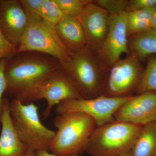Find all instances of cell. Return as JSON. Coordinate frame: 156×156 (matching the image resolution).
I'll return each mask as SVG.
<instances>
[{
    "label": "cell",
    "mask_w": 156,
    "mask_h": 156,
    "mask_svg": "<svg viewBox=\"0 0 156 156\" xmlns=\"http://www.w3.org/2000/svg\"><path fill=\"white\" fill-rule=\"evenodd\" d=\"M97 53L110 68L120 60L123 54L130 55L126 28V11L109 15L107 34Z\"/></svg>",
    "instance_id": "cell-10"
},
{
    "label": "cell",
    "mask_w": 156,
    "mask_h": 156,
    "mask_svg": "<svg viewBox=\"0 0 156 156\" xmlns=\"http://www.w3.org/2000/svg\"><path fill=\"white\" fill-rule=\"evenodd\" d=\"M24 156H37L36 152L29 150L27 153Z\"/></svg>",
    "instance_id": "cell-29"
},
{
    "label": "cell",
    "mask_w": 156,
    "mask_h": 156,
    "mask_svg": "<svg viewBox=\"0 0 156 156\" xmlns=\"http://www.w3.org/2000/svg\"><path fill=\"white\" fill-rule=\"evenodd\" d=\"M156 6V0H130L128 1L126 12L140 11Z\"/></svg>",
    "instance_id": "cell-24"
},
{
    "label": "cell",
    "mask_w": 156,
    "mask_h": 156,
    "mask_svg": "<svg viewBox=\"0 0 156 156\" xmlns=\"http://www.w3.org/2000/svg\"><path fill=\"white\" fill-rule=\"evenodd\" d=\"M62 69L60 62L48 54L34 51L17 53L6 61V91L19 99Z\"/></svg>",
    "instance_id": "cell-1"
},
{
    "label": "cell",
    "mask_w": 156,
    "mask_h": 156,
    "mask_svg": "<svg viewBox=\"0 0 156 156\" xmlns=\"http://www.w3.org/2000/svg\"><path fill=\"white\" fill-rule=\"evenodd\" d=\"M63 14L78 18L90 0H54Z\"/></svg>",
    "instance_id": "cell-21"
},
{
    "label": "cell",
    "mask_w": 156,
    "mask_h": 156,
    "mask_svg": "<svg viewBox=\"0 0 156 156\" xmlns=\"http://www.w3.org/2000/svg\"><path fill=\"white\" fill-rule=\"evenodd\" d=\"M38 15L55 27L61 20L63 14L54 0H44Z\"/></svg>",
    "instance_id": "cell-20"
},
{
    "label": "cell",
    "mask_w": 156,
    "mask_h": 156,
    "mask_svg": "<svg viewBox=\"0 0 156 156\" xmlns=\"http://www.w3.org/2000/svg\"><path fill=\"white\" fill-rule=\"evenodd\" d=\"M132 156V153H131V151L130 152L128 153V154H127L125 155V156Z\"/></svg>",
    "instance_id": "cell-30"
},
{
    "label": "cell",
    "mask_w": 156,
    "mask_h": 156,
    "mask_svg": "<svg viewBox=\"0 0 156 156\" xmlns=\"http://www.w3.org/2000/svg\"><path fill=\"white\" fill-rule=\"evenodd\" d=\"M131 153L132 156H156V121L142 126Z\"/></svg>",
    "instance_id": "cell-17"
},
{
    "label": "cell",
    "mask_w": 156,
    "mask_h": 156,
    "mask_svg": "<svg viewBox=\"0 0 156 156\" xmlns=\"http://www.w3.org/2000/svg\"><path fill=\"white\" fill-rule=\"evenodd\" d=\"M115 120L144 126L156 121V92L133 95L114 115Z\"/></svg>",
    "instance_id": "cell-11"
},
{
    "label": "cell",
    "mask_w": 156,
    "mask_h": 156,
    "mask_svg": "<svg viewBox=\"0 0 156 156\" xmlns=\"http://www.w3.org/2000/svg\"><path fill=\"white\" fill-rule=\"evenodd\" d=\"M53 124L57 131L49 151L58 156L79 155L86 152L89 138L97 127L92 117L80 112L57 115Z\"/></svg>",
    "instance_id": "cell-3"
},
{
    "label": "cell",
    "mask_w": 156,
    "mask_h": 156,
    "mask_svg": "<svg viewBox=\"0 0 156 156\" xmlns=\"http://www.w3.org/2000/svg\"><path fill=\"white\" fill-rule=\"evenodd\" d=\"M132 96L112 97L101 95L90 99H69L57 105L55 112L57 115L82 113L92 117L97 126H100L114 120L117 110Z\"/></svg>",
    "instance_id": "cell-8"
},
{
    "label": "cell",
    "mask_w": 156,
    "mask_h": 156,
    "mask_svg": "<svg viewBox=\"0 0 156 156\" xmlns=\"http://www.w3.org/2000/svg\"><path fill=\"white\" fill-rule=\"evenodd\" d=\"M18 53V47L9 41L0 28V60L9 59Z\"/></svg>",
    "instance_id": "cell-23"
},
{
    "label": "cell",
    "mask_w": 156,
    "mask_h": 156,
    "mask_svg": "<svg viewBox=\"0 0 156 156\" xmlns=\"http://www.w3.org/2000/svg\"><path fill=\"white\" fill-rule=\"evenodd\" d=\"M37 156H80L78 155H72L69 156H58L53 154H50L48 151H41L37 152Z\"/></svg>",
    "instance_id": "cell-28"
},
{
    "label": "cell",
    "mask_w": 156,
    "mask_h": 156,
    "mask_svg": "<svg viewBox=\"0 0 156 156\" xmlns=\"http://www.w3.org/2000/svg\"><path fill=\"white\" fill-rule=\"evenodd\" d=\"M55 28L59 39L70 53L87 46L83 30L78 18L63 14Z\"/></svg>",
    "instance_id": "cell-15"
},
{
    "label": "cell",
    "mask_w": 156,
    "mask_h": 156,
    "mask_svg": "<svg viewBox=\"0 0 156 156\" xmlns=\"http://www.w3.org/2000/svg\"><path fill=\"white\" fill-rule=\"evenodd\" d=\"M149 91L156 92V56L154 55L147 58V64L135 94L139 95Z\"/></svg>",
    "instance_id": "cell-19"
},
{
    "label": "cell",
    "mask_w": 156,
    "mask_h": 156,
    "mask_svg": "<svg viewBox=\"0 0 156 156\" xmlns=\"http://www.w3.org/2000/svg\"><path fill=\"white\" fill-rule=\"evenodd\" d=\"M83 98L72 82L62 69L44 82L37 86L18 100L23 104L45 99L47 106L43 115L44 118L50 115L53 107L64 101Z\"/></svg>",
    "instance_id": "cell-7"
},
{
    "label": "cell",
    "mask_w": 156,
    "mask_h": 156,
    "mask_svg": "<svg viewBox=\"0 0 156 156\" xmlns=\"http://www.w3.org/2000/svg\"><path fill=\"white\" fill-rule=\"evenodd\" d=\"M38 106L23 104L13 98L10 102L11 118L18 137L29 149L33 151H49L56 132L48 129L41 122Z\"/></svg>",
    "instance_id": "cell-5"
},
{
    "label": "cell",
    "mask_w": 156,
    "mask_h": 156,
    "mask_svg": "<svg viewBox=\"0 0 156 156\" xmlns=\"http://www.w3.org/2000/svg\"><path fill=\"white\" fill-rule=\"evenodd\" d=\"M154 8L126 12L128 37L151 29V18Z\"/></svg>",
    "instance_id": "cell-18"
},
{
    "label": "cell",
    "mask_w": 156,
    "mask_h": 156,
    "mask_svg": "<svg viewBox=\"0 0 156 156\" xmlns=\"http://www.w3.org/2000/svg\"><path fill=\"white\" fill-rule=\"evenodd\" d=\"M109 17L105 10L92 1L78 18L83 30L87 46L96 52L100 49L106 36Z\"/></svg>",
    "instance_id": "cell-12"
},
{
    "label": "cell",
    "mask_w": 156,
    "mask_h": 156,
    "mask_svg": "<svg viewBox=\"0 0 156 156\" xmlns=\"http://www.w3.org/2000/svg\"><path fill=\"white\" fill-rule=\"evenodd\" d=\"M93 2L105 10L109 15L126 11L128 2V0H97Z\"/></svg>",
    "instance_id": "cell-22"
},
{
    "label": "cell",
    "mask_w": 156,
    "mask_h": 156,
    "mask_svg": "<svg viewBox=\"0 0 156 156\" xmlns=\"http://www.w3.org/2000/svg\"><path fill=\"white\" fill-rule=\"evenodd\" d=\"M0 121V156H25L29 149L17 135L11 118L10 102L6 98L3 100Z\"/></svg>",
    "instance_id": "cell-14"
},
{
    "label": "cell",
    "mask_w": 156,
    "mask_h": 156,
    "mask_svg": "<svg viewBox=\"0 0 156 156\" xmlns=\"http://www.w3.org/2000/svg\"><path fill=\"white\" fill-rule=\"evenodd\" d=\"M60 62L63 72L82 98L103 95L110 68L97 52L87 46L71 53L67 60Z\"/></svg>",
    "instance_id": "cell-2"
},
{
    "label": "cell",
    "mask_w": 156,
    "mask_h": 156,
    "mask_svg": "<svg viewBox=\"0 0 156 156\" xmlns=\"http://www.w3.org/2000/svg\"><path fill=\"white\" fill-rule=\"evenodd\" d=\"M7 59H2L0 60V116L2 108V95L5 92L7 84L5 74V67Z\"/></svg>",
    "instance_id": "cell-26"
},
{
    "label": "cell",
    "mask_w": 156,
    "mask_h": 156,
    "mask_svg": "<svg viewBox=\"0 0 156 156\" xmlns=\"http://www.w3.org/2000/svg\"><path fill=\"white\" fill-rule=\"evenodd\" d=\"M144 68L142 62L131 55L120 59L110 69L103 95L112 97L133 95Z\"/></svg>",
    "instance_id": "cell-9"
},
{
    "label": "cell",
    "mask_w": 156,
    "mask_h": 156,
    "mask_svg": "<svg viewBox=\"0 0 156 156\" xmlns=\"http://www.w3.org/2000/svg\"><path fill=\"white\" fill-rule=\"evenodd\" d=\"M28 24L20 0H0V28L9 41L18 47Z\"/></svg>",
    "instance_id": "cell-13"
},
{
    "label": "cell",
    "mask_w": 156,
    "mask_h": 156,
    "mask_svg": "<svg viewBox=\"0 0 156 156\" xmlns=\"http://www.w3.org/2000/svg\"><path fill=\"white\" fill-rule=\"evenodd\" d=\"M151 28L156 30V6L154 8L151 18Z\"/></svg>",
    "instance_id": "cell-27"
},
{
    "label": "cell",
    "mask_w": 156,
    "mask_h": 156,
    "mask_svg": "<svg viewBox=\"0 0 156 156\" xmlns=\"http://www.w3.org/2000/svg\"><path fill=\"white\" fill-rule=\"evenodd\" d=\"M142 126L114 120L97 126L86 152L91 156H124L131 152Z\"/></svg>",
    "instance_id": "cell-4"
},
{
    "label": "cell",
    "mask_w": 156,
    "mask_h": 156,
    "mask_svg": "<svg viewBox=\"0 0 156 156\" xmlns=\"http://www.w3.org/2000/svg\"><path fill=\"white\" fill-rule=\"evenodd\" d=\"M130 55L140 62L156 54V30L152 29L128 37Z\"/></svg>",
    "instance_id": "cell-16"
},
{
    "label": "cell",
    "mask_w": 156,
    "mask_h": 156,
    "mask_svg": "<svg viewBox=\"0 0 156 156\" xmlns=\"http://www.w3.org/2000/svg\"><path fill=\"white\" fill-rule=\"evenodd\" d=\"M27 15L38 14L44 0H20Z\"/></svg>",
    "instance_id": "cell-25"
},
{
    "label": "cell",
    "mask_w": 156,
    "mask_h": 156,
    "mask_svg": "<svg viewBox=\"0 0 156 156\" xmlns=\"http://www.w3.org/2000/svg\"><path fill=\"white\" fill-rule=\"evenodd\" d=\"M27 16L28 26L18 46V53L34 51L53 56L60 62L67 60L71 53L59 39L55 27L37 14Z\"/></svg>",
    "instance_id": "cell-6"
}]
</instances>
